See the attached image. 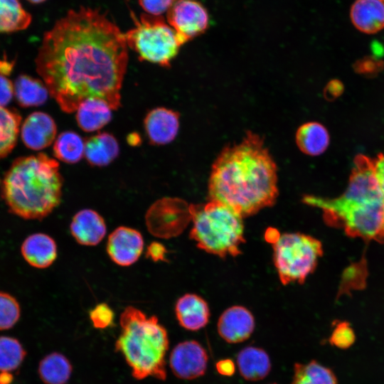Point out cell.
Segmentation results:
<instances>
[{
	"label": "cell",
	"instance_id": "obj_1",
	"mask_svg": "<svg viewBox=\"0 0 384 384\" xmlns=\"http://www.w3.org/2000/svg\"><path fill=\"white\" fill-rule=\"evenodd\" d=\"M127 47L124 33L105 14L88 7L70 10L44 33L36 70L65 112L92 97L117 110Z\"/></svg>",
	"mask_w": 384,
	"mask_h": 384
},
{
	"label": "cell",
	"instance_id": "obj_2",
	"mask_svg": "<svg viewBox=\"0 0 384 384\" xmlns=\"http://www.w3.org/2000/svg\"><path fill=\"white\" fill-rule=\"evenodd\" d=\"M278 193L277 165L257 134L248 132L240 142L225 147L212 165L208 200L242 218L272 206Z\"/></svg>",
	"mask_w": 384,
	"mask_h": 384
},
{
	"label": "cell",
	"instance_id": "obj_3",
	"mask_svg": "<svg viewBox=\"0 0 384 384\" xmlns=\"http://www.w3.org/2000/svg\"><path fill=\"white\" fill-rule=\"evenodd\" d=\"M63 183L56 160L43 153L21 156L6 172L1 196L14 214L24 219L41 220L60 204Z\"/></svg>",
	"mask_w": 384,
	"mask_h": 384
},
{
	"label": "cell",
	"instance_id": "obj_4",
	"mask_svg": "<svg viewBox=\"0 0 384 384\" xmlns=\"http://www.w3.org/2000/svg\"><path fill=\"white\" fill-rule=\"evenodd\" d=\"M120 334L115 349L122 353L132 376L142 380L149 376L165 380L166 355L169 338L166 329L156 316H147L129 306L121 314Z\"/></svg>",
	"mask_w": 384,
	"mask_h": 384
},
{
	"label": "cell",
	"instance_id": "obj_5",
	"mask_svg": "<svg viewBox=\"0 0 384 384\" xmlns=\"http://www.w3.org/2000/svg\"><path fill=\"white\" fill-rule=\"evenodd\" d=\"M189 212L193 221L190 238L198 248L220 257L241 254L239 247L245 242L242 216L214 201L192 204Z\"/></svg>",
	"mask_w": 384,
	"mask_h": 384
},
{
	"label": "cell",
	"instance_id": "obj_6",
	"mask_svg": "<svg viewBox=\"0 0 384 384\" xmlns=\"http://www.w3.org/2000/svg\"><path fill=\"white\" fill-rule=\"evenodd\" d=\"M134 27L124 33L130 48L139 60L169 67L183 45L174 29L161 16H134Z\"/></svg>",
	"mask_w": 384,
	"mask_h": 384
},
{
	"label": "cell",
	"instance_id": "obj_7",
	"mask_svg": "<svg viewBox=\"0 0 384 384\" xmlns=\"http://www.w3.org/2000/svg\"><path fill=\"white\" fill-rule=\"evenodd\" d=\"M384 202L375 175L373 159L360 154L356 156L348 185L344 193L335 198L319 197L316 207L332 217L362 210Z\"/></svg>",
	"mask_w": 384,
	"mask_h": 384
},
{
	"label": "cell",
	"instance_id": "obj_8",
	"mask_svg": "<svg viewBox=\"0 0 384 384\" xmlns=\"http://www.w3.org/2000/svg\"><path fill=\"white\" fill-rule=\"evenodd\" d=\"M273 260L284 285L302 284L315 270L323 254L321 242L300 233H284L273 244Z\"/></svg>",
	"mask_w": 384,
	"mask_h": 384
},
{
	"label": "cell",
	"instance_id": "obj_9",
	"mask_svg": "<svg viewBox=\"0 0 384 384\" xmlns=\"http://www.w3.org/2000/svg\"><path fill=\"white\" fill-rule=\"evenodd\" d=\"M191 218L189 207L178 198H162L147 210L145 223L148 231L159 238H170L178 235Z\"/></svg>",
	"mask_w": 384,
	"mask_h": 384
},
{
	"label": "cell",
	"instance_id": "obj_10",
	"mask_svg": "<svg viewBox=\"0 0 384 384\" xmlns=\"http://www.w3.org/2000/svg\"><path fill=\"white\" fill-rule=\"evenodd\" d=\"M167 12V23L182 44L202 34L208 26L206 8L196 0H173Z\"/></svg>",
	"mask_w": 384,
	"mask_h": 384
},
{
	"label": "cell",
	"instance_id": "obj_11",
	"mask_svg": "<svg viewBox=\"0 0 384 384\" xmlns=\"http://www.w3.org/2000/svg\"><path fill=\"white\" fill-rule=\"evenodd\" d=\"M208 355L204 348L193 340L178 343L169 357V366L178 378L192 380L206 373Z\"/></svg>",
	"mask_w": 384,
	"mask_h": 384
},
{
	"label": "cell",
	"instance_id": "obj_12",
	"mask_svg": "<svg viewBox=\"0 0 384 384\" xmlns=\"http://www.w3.org/2000/svg\"><path fill=\"white\" fill-rule=\"evenodd\" d=\"M144 249L142 235L136 229L119 226L109 235L107 252L117 265L127 267L135 263Z\"/></svg>",
	"mask_w": 384,
	"mask_h": 384
},
{
	"label": "cell",
	"instance_id": "obj_13",
	"mask_svg": "<svg viewBox=\"0 0 384 384\" xmlns=\"http://www.w3.org/2000/svg\"><path fill=\"white\" fill-rule=\"evenodd\" d=\"M218 332L226 342L236 343L245 341L255 329L252 313L242 306H233L225 309L219 317Z\"/></svg>",
	"mask_w": 384,
	"mask_h": 384
},
{
	"label": "cell",
	"instance_id": "obj_14",
	"mask_svg": "<svg viewBox=\"0 0 384 384\" xmlns=\"http://www.w3.org/2000/svg\"><path fill=\"white\" fill-rule=\"evenodd\" d=\"M57 127L48 114L35 112L24 120L21 137L24 144L33 150H41L50 146L55 139Z\"/></svg>",
	"mask_w": 384,
	"mask_h": 384
},
{
	"label": "cell",
	"instance_id": "obj_15",
	"mask_svg": "<svg viewBox=\"0 0 384 384\" xmlns=\"http://www.w3.org/2000/svg\"><path fill=\"white\" fill-rule=\"evenodd\" d=\"M144 124L151 144H167L172 142L178 134L179 114L165 107H157L146 114Z\"/></svg>",
	"mask_w": 384,
	"mask_h": 384
},
{
	"label": "cell",
	"instance_id": "obj_16",
	"mask_svg": "<svg viewBox=\"0 0 384 384\" xmlns=\"http://www.w3.org/2000/svg\"><path fill=\"white\" fill-rule=\"evenodd\" d=\"M70 229L75 240L79 244L86 246L97 245L107 232L104 218L92 209L78 211L73 218Z\"/></svg>",
	"mask_w": 384,
	"mask_h": 384
},
{
	"label": "cell",
	"instance_id": "obj_17",
	"mask_svg": "<svg viewBox=\"0 0 384 384\" xmlns=\"http://www.w3.org/2000/svg\"><path fill=\"white\" fill-rule=\"evenodd\" d=\"M175 314L180 326L190 331L203 328L210 318L208 304L195 294H186L178 298L175 305Z\"/></svg>",
	"mask_w": 384,
	"mask_h": 384
},
{
	"label": "cell",
	"instance_id": "obj_18",
	"mask_svg": "<svg viewBox=\"0 0 384 384\" xmlns=\"http://www.w3.org/2000/svg\"><path fill=\"white\" fill-rule=\"evenodd\" d=\"M24 260L31 266L44 269L50 266L57 257V245L48 235L38 233L28 235L21 246Z\"/></svg>",
	"mask_w": 384,
	"mask_h": 384
},
{
	"label": "cell",
	"instance_id": "obj_19",
	"mask_svg": "<svg viewBox=\"0 0 384 384\" xmlns=\"http://www.w3.org/2000/svg\"><path fill=\"white\" fill-rule=\"evenodd\" d=\"M350 18L355 28L367 34L384 28V0H356L350 9Z\"/></svg>",
	"mask_w": 384,
	"mask_h": 384
},
{
	"label": "cell",
	"instance_id": "obj_20",
	"mask_svg": "<svg viewBox=\"0 0 384 384\" xmlns=\"http://www.w3.org/2000/svg\"><path fill=\"white\" fill-rule=\"evenodd\" d=\"M112 107L102 99L87 98L76 110L78 126L85 132L98 130L112 119Z\"/></svg>",
	"mask_w": 384,
	"mask_h": 384
},
{
	"label": "cell",
	"instance_id": "obj_21",
	"mask_svg": "<svg viewBox=\"0 0 384 384\" xmlns=\"http://www.w3.org/2000/svg\"><path fill=\"white\" fill-rule=\"evenodd\" d=\"M119 152L117 139L107 132L99 133L85 142L84 156L92 166H107L117 158Z\"/></svg>",
	"mask_w": 384,
	"mask_h": 384
},
{
	"label": "cell",
	"instance_id": "obj_22",
	"mask_svg": "<svg viewBox=\"0 0 384 384\" xmlns=\"http://www.w3.org/2000/svg\"><path fill=\"white\" fill-rule=\"evenodd\" d=\"M237 365L240 375L250 381L265 378L271 369L268 354L263 349L253 346L245 347L238 353Z\"/></svg>",
	"mask_w": 384,
	"mask_h": 384
},
{
	"label": "cell",
	"instance_id": "obj_23",
	"mask_svg": "<svg viewBox=\"0 0 384 384\" xmlns=\"http://www.w3.org/2000/svg\"><path fill=\"white\" fill-rule=\"evenodd\" d=\"M295 139L299 150L309 156H318L324 153L330 140L326 127L316 122L301 125L296 132Z\"/></svg>",
	"mask_w": 384,
	"mask_h": 384
},
{
	"label": "cell",
	"instance_id": "obj_24",
	"mask_svg": "<svg viewBox=\"0 0 384 384\" xmlns=\"http://www.w3.org/2000/svg\"><path fill=\"white\" fill-rule=\"evenodd\" d=\"M14 91L17 102L23 107L41 105L50 95L44 82L28 75H20L16 78Z\"/></svg>",
	"mask_w": 384,
	"mask_h": 384
},
{
	"label": "cell",
	"instance_id": "obj_25",
	"mask_svg": "<svg viewBox=\"0 0 384 384\" xmlns=\"http://www.w3.org/2000/svg\"><path fill=\"white\" fill-rule=\"evenodd\" d=\"M72 370L71 363L64 355L53 352L40 361L38 372L45 384H66Z\"/></svg>",
	"mask_w": 384,
	"mask_h": 384
},
{
	"label": "cell",
	"instance_id": "obj_26",
	"mask_svg": "<svg viewBox=\"0 0 384 384\" xmlns=\"http://www.w3.org/2000/svg\"><path fill=\"white\" fill-rule=\"evenodd\" d=\"M31 15L21 0H0V33H10L27 28Z\"/></svg>",
	"mask_w": 384,
	"mask_h": 384
},
{
	"label": "cell",
	"instance_id": "obj_27",
	"mask_svg": "<svg viewBox=\"0 0 384 384\" xmlns=\"http://www.w3.org/2000/svg\"><path fill=\"white\" fill-rule=\"evenodd\" d=\"M21 120L16 111L0 106V159L6 157L15 146Z\"/></svg>",
	"mask_w": 384,
	"mask_h": 384
},
{
	"label": "cell",
	"instance_id": "obj_28",
	"mask_svg": "<svg viewBox=\"0 0 384 384\" xmlns=\"http://www.w3.org/2000/svg\"><path fill=\"white\" fill-rule=\"evenodd\" d=\"M290 384H337L334 373L316 361L308 363H295Z\"/></svg>",
	"mask_w": 384,
	"mask_h": 384
},
{
	"label": "cell",
	"instance_id": "obj_29",
	"mask_svg": "<svg viewBox=\"0 0 384 384\" xmlns=\"http://www.w3.org/2000/svg\"><path fill=\"white\" fill-rule=\"evenodd\" d=\"M85 142L77 133L66 131L55 139L53 153L59 160L68 163L78 162L84 156Z\"/></svg>",
	"mask_w": 384,
	"mask_h": 384
},
{
	"label": "cell",
	"instance_id": "obj_30",
	"mask_svg": "<svg viewBox=\"0 0 384 384\" xmlns=\"http://www.w3.org/2000/svg\"><path fill=\"white\" fill-rule=\"evenodd\" d=\"M26 352L18 340L0 336V372H11L23 363Z\"/></svg>",
	"mask_w": 384,
	"mask_h": 384
},
{
	"label": "cell",
	"instance_id": "obj_31",
	"mask_svg": "<svg viewBox=\"0 0 384 384\" xmlns=\"http://www.w3.org/2000/svg\"><path fill=\"white\" fill-rule=\"evenodd\" d=\"M21 307L11 294L0 292V330L12 328L19 320Z\"/></svg>",
	"mask_w": 384,
	"mask_h": 384
},
{
	"label": "cell",
	"instance_id": "obj_32",
	"mask_svg": "<svg viewBox=\"0 0 384 384\" xmlns=\"http://www.w3.org/2000/svg\"><path fill=\"white\" fill-rule=\"evenodd\" d=\"M89 317L95 328L104 329L113 324L114 314L107 304L100 303L90 311Z\"/></svg>",
	"mask_w": 384,
	"mask_h": 384
},
{
	"label": "cell",
	"instance_id": "obj_33",
	"mask_svg": "<svg viewBox=\"0 0 384 384\" xmlns=\"http://www.w3.org/2000/svg\"><path fill=\"white\" fill-rule=\"evenodd\" d=\"M355 334L348 322H340L334 329L329 341L341 348H347L355 341Z\"/></svg>",
	"mask_w": 384,
	"mask_h": 384
},
{
	"label": "cell",
	"instance_id": "obj_34",
	"mask_svg": "<svg viewBox=\"0 0 384 384\" xmlns=\"http://www.w3.org/2000/svg\"><path fill=\"white\" fill-rule=\"evenodd\" d=\"M173 0H139L145 12L150 15L161 16L169 9Z\"/></svg>",
	"mask_w": 384,
	"mask_h": 384
},
{
	"label": "cell",
	"instance_id": "obj_35",
	"mask_svg": "<svg viewBox=\"0 0 384 384\" xmlns=\"http://www.w3.org/2000/svg\"><path fill=\"white\" fill-rule=\"evenodd\" d=\"M383 65L380 60L373 57H366L356 63V70L363 74L377 73Z\"/></svg>",
	"mask_w": 384,
	"mask_h": 384
},
{
	"label": "cell",
	"instance_id": "obj_36",
	"mask_svg": "<svg viewBox=\"0 0 384 384\" xmlns=\"http://www.w3.org/2000/svg\"><path fill=\"white\" fill-rule=\"evenodd\" d=\"M14 95V84L9 78L0 74V106L4 107L9 104Z\"/></svg>",
	"mask_w": 384,
	"mask_h": 384
},
{
	"label": "cell",
	"instance_id": "obj_37",
	"mask_svg": "<svg viewBox=\"0 0 384 384\" xmlns=\"http://www.w3.org/2000/svg\"><path fill=\"white\" fill-rule=\"evenodd\" d=\"M166 250L160 242H153L146 250V257L151 258L153 261L165 260Z\"/></svg>",
	"mask_w": 384,
	"mask_h": 384
},
{
	"label": "cell",
	"instance_id": "obj_38",
	"mask_svg": "<svg viewBox=\"0 0 384 384\" xmlns=\"http://www.w3.org/2000/svg\"><path fill=\"white\" fill-rule=\"evenodd\" d=\"M375 175L384 197V153L373 159Z\"/></svg>",
	"mask_w": 384,
	"mask_h": 384
},
{
	"label": "cell",
	"instance_id": "obj_39",
	"mask_svg": "<svg viewBox=\"0 0 384 384\" xmlns=\"http://www.w3.org/2000/svg\"><path fill=\"white\" fill-rule=\"evenodd\" d=\"M218 372L223 375L231 376L234 374L235 366L233 361L230 359H223L218 361L216 363Z\"/></svg>",
	"mask_w": 384,
	"mask_h": 384
},
{
	"label": "cell",
	"instance_id": "obj_40",
	"mask_svg": "<svg viewBox=\"0 0 384 384\" xmlns=\"http://www.w3.org/2000/svg\"><path fill=\"white\" fill-rule=\"evenodd\" d=\"M342 91V84L337 80H334L327 85L325 94L327 95V98H334L338 97Z\"/></svg>",
	"mask_w": 384,
	"mask_h": 384
},
{
	"label": "cell",
	"instance_id": "obj_41",
	"mask_svg": "<svg viewBox=\"0 0 384 384\" xmlns=\"http://www.w3.org/2000/svg\"><path fill=\"white\" fill-rule=\"evenodd\" d=\"M13 380V376L9 372H1L0 384H9Z\"/></svg>",
	"mask_w": 384,
	"mask_h": 384
},
{
	"label": "cell",
	"instance_id": "obj_42",
	"mask_svg": "<svg viewBox=\"0 0 384 384\" xmlns=\"http://www.w3.org/2000/svg\"><path fill=\"white\" fill-rule=\"evenodd\" d=\"M140 137L136 134H130L128 137V142L132 145H137L139 143Z\"/></svg>",
	"mask_w": 384,
	"mask_h": 384
},
{
	"label": "cell",
	"instance_id": "obj_43",
	"mask_svg": "<svg viewBox=\"0 0 384 384\" xmlns=\"http://www.w3.org/2000/svg\"><path fill=\"white\" fill-rule=\"evenodd\" d=\"M376 240L384 242V222Z\"/></svg>",
	"mask_w": 384,
	"mask_h": 384
},
{
	"label": "cell",
	"instance_id": "obj_44",
	"mask_svg": "<svg viewBox=\"0 0 384 384\" xmlns=\"http://www.w3.org/2000/svg\"><path fill=\"white\" fill-rule=\"evenodd\" d=\"M27 1H29L31 4H37L43 3L46 0H27Z\"/></svg>",
	"mask_w": 384,
	"mask_h": 384
},
{
	"label": "cell",
	"instance_id": "obj_45",
	"mask_svg": "<svg viewBox=\"0 0 384 384\" xmlns=\"http://www.w3.org/2000/svg\"><path fill=\"white\" fill-rule=\"evenodd\" d=\"M275 384V383H274Z\"/></svg>",
	"mask_w": 384,
	"mask_h": 384
}]
</instances>
